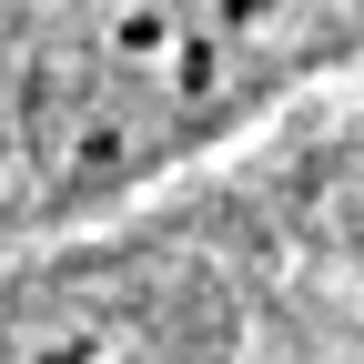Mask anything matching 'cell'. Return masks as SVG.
Returning a JSON list of instances; mask_svg holds the SVG:
<instances>
[{"instance_id": "obj_1", "label": "cell", "mask_w": 364, "mask_h": 364, "mask_svg": "<svg viewBox=\"0 0 364 364\" xmlns=\"http://www.w3.org/2000/svg\"><path fill=\"white\" fill-rule=\"evenodd\" d=\"M364 253V112L294 132L0 263V364H253L324 263Z\"/></svg>"}]
</instances>
